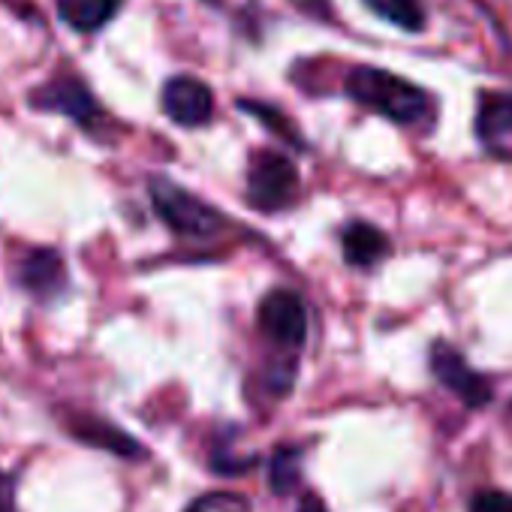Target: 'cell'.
Returning a JSON list of instances; mask_svg holds the SVG:
<instances>
[{
	"instance_id": "9c48e42d",
	"label": "cell",
	"mask_w": 512,
	"mask_h": 512,
	"mask_svg": "<svg viewBox=\"0 0 512 512\" xmlns=\"http://www.w3.org/2000/svg\"><path fill=\"white\" fill-rule=\"evenodd\" d=\"M19 281L25 290H31L34 296H52L55 290H61L64 284V263L55 250H31L22 266H19Z\"/></svg>"
},
{
	"instance_id": "ba28073f",
	"label": "cell",
	"mask_w": 512,
	"mask_h": 512,
	"mask_svg": "<svg viewBox=\"0 0 512 512\" xmlns=\"http://www.w3.org/2000/svg\"><path fill=\"white\" fill-rule=\"evenodd\" d=\"M476 136L497 160H512V94H488L476 112Z\"/></svg>"
},
{
	"instance_id": "7a4b0ae2",
	"label": "cell",
	"mask_w": 512,
	"mask_h": 512,
	"mask_svg": "<svg viewBox=\"0 0 512 512\" xmlns=\"http://www.w3.org/2000/svg\"><path fill=\"white\" fill-rule=\"evenodd\" d=\"M299 196V172L293 160L278 151H260L250 160L247 202L256 211H281Z\"/></svg>"
},
{
	"instance_id": "30bf717a",
	"label": "cell",
	"mask_w": 512,
	"mask_h": 512,
	"mask_svg": "<svg viewBox=\"0 0 512 512\" xmlns=\"http://www.w3.org/2000/svg\"><path fill=\"white\" fill-rule=\"evenodd\" d=\"M124 0H58V16L79 34H94L106 28Z\"/></svg>"
},
{
	"instance_id": "3957f363",
	"label": "cell",
	"mask_w": 512,
	"mask_h": 512,
	"mask_svg": "<svg viewBox=\"0 0 512 512\" xmlns=\"http://www.w3.org/2000/svg\"><path fill=\"white\" fill-rule=\"evenodd\" d=\"M151 202L154 211L166 220V226L187 238H208L220 229L223 220L211 205H205L202 199L190 196L187 190H181L166 178L151 181Z\"/></svg>"
},
{
	"instance_id": "5bb4252c",
	"label": "cell",
	"mask_w": 512,
	"mask_h": 512,
	"mask_svg": "<svg viewBox=\"0 0 512 512\" xmlns=\"http://www.w3.org/2000/svg\"><path fill=\"white\" fill-rule=\"evenodd\" d=\"M187 512H250V503L235 491H211L187 506Z\"/></svg>"
},
{
	"instance_id": "277c9868",
	"label": "cell",
	"mask_w": 512,
	"mask_h": 512,
	"mask_svg": "<svg viewBox=\"0 0 512 512\" xmlns=\"http://www.w3.org/2000/svg\"><path fill=\"white\" fill-rule=\"evenodd\" d=\"M260 329L278 347H302L308 338V314L296 293L275 290L260 305Z\"/></svg>"
},
{
	"instance_id": "5b68a950",
	"label": "cell",
	"mask_w": 512,
	"mask_h": 512,
	"mask_svg": "<svg viewBox=\"0 0 512 512\" xmlns=\"http://www.w3.org/2000/svg\"><path fill=\"white\" fill-rule=\"evenodd\" d=\"M431 371L467 407L476 410V407H485L491 401V383L482 374H476L467 365V359L458 350H452L449 344H434V350H431Z\"/></svg>"
},
{
	"instance_id": "4fadbf2b",
	"label": "cell",
	"mask_w": 512,
	"mask_h": 512,
	"mask_svg": "<svg viewBox=\"0 0 512 512\" xmlns=\"http://www.w3.org/2000/svg\"><path fill=\"white\" fill-rule=\"evenodd\" d=\"M269 479H272V488H275L278 494L293 491V485H296V479H299V452H293V449H278V452L272 455Z\"/></svg>"
},
{
	"instance_id": "6da1fadb",
	"label": "cell",
	"mask_w": 512,
	"mask_h": 512,
	"mask_svg": "<svg viewBox=\"0 0 512 512\" xmlns=\"http://www.w3.org/2000/svg\"><path fill=\"white\" fill-rule=\"evenodd\" d=\"M347 94L359 106L374 109L395 124H416L428 115L431 106L428 94L419 85L377 67H356L347 76Z\"/></svg>"
},
{
	"instance_id": "8992f818",
	"label": "cell",
	"mask_w": 512,
	"mask_h": 512,
	"mask_svg": "<svg viewBox=\"0 0 512 512\" xmlns=\"http://www.w3.org/2000/svg\"><path fill=\"white\" fill-rule=\"evenodd\" d=\"M163 112L181 127H202L214 115L211 88L196 76H175L163 88Z\"/></svg>"
},
{
	"instance_id": "52a82bcc",
	"label": "cell",
	"mask_w": 512,
	"mask_h": 512,
	"mask_svg": "<svg viewBox=\"0 0 512 512\" xmlns=\"http://www.w3.org/2000/svg\"><path fill=\"white\" fill-rule=\"evenodd\" d=\"M31 103H34L37 109H43V112L67 115V118H73V121H79V124H85V127L94 124L97 115H100V109H97L91 91H88L79 79H73V76H64V79L49 82L46 88H40V91L31 97Z\"/></svg>"
},
{
	"instance_id": "9a60e30c",
	"label": "cell",
	"mask_w": 512,
	"mask_h": 512,
	"mask_svg": "<svg viewBox=\"0 0 512 512\" xmlns=\"http://www.w3.org/2000/svg\"><path fill=\"white\" fill-rule=\"evenodd\" d=\"M470 512H512V494L482 491L470 500Z\"/></svg>"
},
{
	"instance_id": "2e32d148",
	"label": "cell",
	"mask_w": 512,
	"mask_h": 512,
	"mask_svg": "<svg viewBox=\"0 0 512 512\" xmlns=\"http://www.w3.org/2000/svg\"><path fill=\"white\" fill-rule=\"evenodd\" d=\"M299 512H326V506H323V503H320L317 497H305V500H302V509H299Z\"/></svg>"
},
{
	"instance_id": "8fae6325",
	"label": "cell",
	"mask_w": 512,
	"mask_h": 512,
	"mask_svg": "<svg viewBox=\"0 0 512 512\" xmlns=\"http://www.w3.org/2000/svg\"><path fill=\"white\" fill-rule=\"evenodd\" d=\"M389 253V241L386 235L371 226V223H350L344 229V256H347V263L350 266H374L380 263L383 256Z\"/></svg>"
},
{
	"instance_id": "7c38bea8",
	"label": "cell",
	"mask_w": 512,
	"mask_h": 512,
	"mask_svg": "<svg viewBox=\"0 0 512 512\" xmlns=\"http://www.w3.org/2000/svg\"><path fill=\"white\" fill-rule=\"evenodd\" d=\"M368 10H374L380 19L392 22L401 31H422L425 28V13L419 0H365Z\"/></svg>"
}]
</instances>
